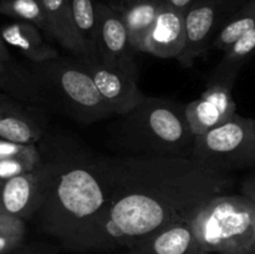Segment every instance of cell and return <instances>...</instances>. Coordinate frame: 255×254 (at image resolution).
Returning a JSON list of instances; mask_svg holds the SVG:
<instances>
[{"label":"cell","instance_id":"1","mask_svg":"<svg viewBox=\"0 0 255 254\" xmlns=\"http://www.w3.org/2000/svg\"><path fill=\"white\" fill-rule=\"evenodd\" d=\"M109 203L74 252L128 248L156 232L188 219L202 204L231 188V176L192 158L126 156L107 158Z\"/></svg>","mask_w":255,"mask_h":254},{"label":"cell","instance_id":"2","mask_svg":"<svg viewBox=\"0 0 255 254\" xmlns=\"http://www.w3.org/2000/svg\"><path fill=\"white\" fill-rule=\"evenodd\" d=\"M50 163L51 173L39 211L40 226L74 252L109 203V162L86 153H64Z\"/></svg>","mask_w":255,"mask_h":254},{"label":"cell","instance_id":"3","mask_svg":"<svg viewBox=\"0 0 255 254\" xmlns=\"http://www.w3.org/2000/svg\"><path fill=\"white\" fill-rule=\"evenodd\" d=\"M119 143L131 156L191 158L196 134L186 116V105L144 96L132 111L122 115Z\"/></svg>","mask_w":255,"mask_h":254},{"label":"cell","instance_id":"4","mask_svg":"<svg viewBox=\"0 0 255 254\" xmlns=\"http://www.w3.org/2000/svg\"><path fill=\"white\" fill-rule=\"evenodd\" d=\"M24 80L35 100L80 124H94L115 115L77 57L32 62Z\"/></svg>","mask_w":255,"mask_h":254},{"label":"cell","instance_id":"5","mask_svg":"<svg viewBox=\"0 0 255 254\" xmlns=\"http://www.w3.org/2000/svg\"><path fill=\"white\" fill-rule=\"evenodd\" d=\"M188 222L208 253L255 254V208L242 194L214 197Z\"/></svg>","mask_w":255,"mask_h":254},{"label":"cell","instance_id":"6","mask_svg":"<svg viewBox=\"0 0 255 254\" xmlns=\"http://www.w3.org/2000/svg\"><path fill=\"white\" fill-rule=\"evenodd\" d=\"M191 158L219 173L255 167V119L234 115L218 127L196 136Z\"/></svg>","mask_w":255,"mask_h":254},{"label":"cell","instance_id":"7","mask_svg":"<svg viewBox=\"0 0 255 254\" xmlns=\"http://www.w3.org/2000/svg\"><path fill=\"white\" fill-rule=\"evenodd\" d=\"M248 0H194L184 14L186 46L178 56L183 67H192L196 60L211 50L212 42L232 15Z\"/></svg>","mask_w":255,"mask_h":254},{"label":"cell","instance_id":"8","mask_svg":"<svg viewBox=\"0 0 255 254\" xmlns=\"http://www.w3.org/2000/svg\"><path fill=\"white\" fill-rule=\"evenodd\" d=\"M238 75L214 69L201 96L186 105L187 120L196 136L218 127L237 115L233 86Z\"/></svg>","mask_w":255,"mask_h":254},{"label":"cell","instance_id":"9","mask_svg":"<svg viewBox=\"0 0 255 254\" xmlns=\"http://www.w3.org/2000/svg\"><path fill=\"white\" fill-rule=\"evenodd\" d=\"M97 12L99 60L138 79V67L133 57L137 51L129 41L128 31L121 14L105 1H97Z\"/></svg>","mask_w":255,"mask_h":254},{"label":"cell","instance_id":"10","mask_svg":"<svg viewBox=\"0 0 255 254\" xmlns=\"http://www.w3.org/2000/svg\"><path fill=\"white\" fill-rule=\"evenodd\" d=\"M51 173V163L44 162L34 171L2 181L0 209L9 216L25 221L39 213Z\"/></svg>","mask_w":255,"mask_h":254},{"label":"cell","instance_id":"11","mask_svg":"<svg viewBox=\"0 0 255 254\" xmlns=\"http://www.w3.org/2000/svg\"><path fill=\"white\" fill-rule=\"evenodd\" d=\"M81 62L115 115L122 116L132 111L146 96L139 90L137 77L109 66L100 60H85Z\"/></svg>","mask_w":255,"mask_h":254},{"label":"cell","instance_id":"12","mask_svg":"<svg viewBox=\"0 0 255 254\" xmlns=\"http://www.w3.org/2000/svg\"><path fill=\"white\" fill-rule=\"evenodd\" d=\"M186 46L184 14L162 5L158 17L147 34L141 51L158 59H178Z\"/></svg>","mask_w":255,"mask_h":254},{"label":"cell","instance_id":"13","mask_svg":"<svg viewBox=\"0 0 255 254\" xmlns=\"http://www.w3.org/2000/svg\"><path fill=\"white\" fill-rule=\"evenodd\" d=\"M132 247L144 254H211L199 243L188 219L176 222Z\"/></svg>","mask_w":255,"mask_h":254},{"label":"cell","instance_id":"14","mask_svg":"<svg viewBox=\"0 0 255 254\" xmlns=\"http://www.w3.org/2000/svg\"><path fill=\"white\" fill-rule=\"evenodd\" d=\"M41 32L34 24L19 20L0 27V34L7 46L19 50L31 62H45L60 57L57 50L45 41Z\"/></svg>","mask_w":255,"mask_h":254},{"label":"cell","instance_id":"15","mask_svg":"<svg viewBox=\"0 0 255 254\" xmlns=\"http://www.w3.org/2000/svg\"><path fill=\"white\" fill-rule=\"evenodd\" d=\"M75 35L81 50L79 60H99V12L96 0H70Z\"/></svg>","mask_w":255,"mask_h":254},{"label":"cell","instance_id":"16","mask_svg":"<svg viewBox=\"0 0 255 254\" xmlns=\"http://www.w3.org/2000/svg\"><path fill=\"white\" fill-rule=\"evenodd\" d=\"M162 4L157 0H134L117 11L121 14L128 31L129 41L137 52L158 17Z\"/></svg>","mask_w":255,"mask_h":254},{"label":"cell","instance_id":"17","mask_svg":"<svg viewBox=\"0 0 255 254\" xmlns=\"http://www.w3.org/2000/svg\"><path fill=\"white\" fill-rule=\"evenodd\" d=\"M50 24L51 37L64 49L69 50L75 57H81L79 42L72 22L71 2L70 0H41Z\"/></svg>","mask_w":255,"mask_h":254},{"label":"cell","instance_id":"18","mask_svg":"<svg viewBox=\"0 0 255 254\" xmlns=\"http://www.w3.org/2000/svg\"><path fill=\"white\" fill-rule=\"evenodd\" d=\"M0 138L34 144L41 138V128L26 115L0 105Z\"/></svg>","mask_w":255,"mask_h":254},{"label":"cell","instance_id":"19","mask_svg":"<svg viewBox=\"0 0 255 254\" xmlns=\"http://www.w3.org/2000/svg\"><path fill=\"white\" fill-rule=\"evenodd\" d=\"M255 26V0H248L239 10H237L231 19L226 22L221 31L218 32L214 41L212 42L211 50L226 51L239 37L252 30Z\"/></svg>","mask_w":255,"mask_h":254},{"label":"cell","instance_id":"20","mask_svg":"<svg viewBox=\"0 0 255 254\" xmlns=\"http://www.w3.org/2000/svg\"><path fill=\"white\" fill-rule=\"evenodd\" d=\"M0 14L34 24L51 37L49 20L41 0H0Z\"/></svg>","mask_w":255,"mask_h":254},{"label":"cell","instance_id":"21","mask_svg":"<svg viewBox=\"0 0 255 254\" xmlns=\"http://www.w3.org/2000/svg\"><path fill=\"white\" fill-rule=\"evenodd\" d=\"M255 55V26L239 37L233 45L224 51L221 62L216 70L239 74L242 67Z\"/></svg>","mask_w":255,"mask_h":254},{"label":"cell","instance_id":"22","mask_svg":"<svg viewBox=\"0 0 255 254\" xmlns=\"http://www.w3.org/2000/svg\"><path fill=\"white\" fill-rule=\"evenodd\" d=\"M42 163V157H12L0 159V181L34 171Z\"/></svg>","mask_w":255,"mask_h":254},{"label":"cell","instance_id":"23","mask_svg":"<svg viewBox=\"0 0 255 254\" xmlns=\"http://www.w3.org/2000/svg\"><path fill=\"white\" fill-rule=\"evenodd\" d=\"M12 157H41V153L35 144L17 143L0 138V159Z\"/></svg>","mask_w":255,"mask_h":254},{"label":"cell","instance_id":"24","mask_svg":"<svg viewBox=\"0 0 255 254\" xmlns=\"http://www.w3.org/2000/svg\"><path fill=\"white\" fill-rule=\"evenodd\" d=\"M5 233H25V223L0 209V234Z\"/></svg>","mask_w":255,"mask_h":254},{"label":"cell","instance_id":"25","mask_svg":"<svg viewBox=\"0 0 255 254\" xmlns=\"http://www.w3.org/2000/svg\"><path fill=\"white\" fill-rule=\"evenodd\" d=\"M25 233L0 234V254H9L21 247Z\"/></svg>","mask_w":255,"mask_h":254},{"label":"cell","instance_id":"26","mask_svg":"<svg viewBox=\"0 0 255 254\" xmlns=\"http://www.w3.org/2000/svg\"><path fill=\"white\" fill-rule=\"evenodd\" d=\"M242 196L246 197L255 208V173L244 179L242 184Z\"/></svg>","mask_w":255,"mask_h":254},{"label":"cell","instance_id":"27","mask_svg":"<svg viewBox=\"0 0 255 254\" xmlns=\"http://www.w3.org/2000/svg\"><path fill=\"white\" fill-rule=\"evenodd\" d=\"M11 61V55L7 49L6 42L0 34V75H4L9 70V64Z\"/></svg>","mask_w":255,"mask_h":254},{"label":"cell","instance_id":"28","mask_svg":"<svg viewBox=\"0 0 255 254\" xmlns=\"http://www.w3.org/2000/svg\"><path fill=\"white\" fill-rule=\"evenodd\" d=\"M194 0H161L162 5H166V6L171 7V9L177 10L179 12H183L186 14L187 10L191 7V5L193 4Z\"/></svg>","mask_w":255,"mask_h":254},{"label":"cell","instance_id":"29","mask_svg":"<svg viewBox=\"0 0 255 254\" xmlns=\"http://www.w3.org/2000/svg\"><path fill=\"white\" fill-rule=\"evenodd\" d=\"M104 253H109V254H144L143 252L138 251V249H137V248H133V247H129V248H119V249H114V251L104 252Z\"/></svg>","mask_w":255,"mask_h":254},{"label":"cell","instance_id":"30","mask_svg":"<svg viewBox=\"0 0 255 254\" xmlns=\"http://www.w3.org/2000/svg\"><path fill=\"white\" fill-rule=\"evenodd\" d=\"M132 1H134V0H107V1H105V2H107L109 5H111L114 9L120 10L121 7H124L125 5L129 4V2H132Z\"/></svg>","mask_w":255,"mask_h":254},{"label":"cell","instance_id":"31","mask_svg":"<svg viewBox=\"0 0 255 254\" xmlns=\"http://www.w3.org/2000/svg\"><path fill=\"white\" fill-rule=\"evenodd\" d=\"M16 254H50L49 252H40L36 251V249H32V248H26L24 251H20L19 253Z\"/></svg>","mask_w":255,"mask_h":254},{"label":"cell","instance_id":"32","mask_svg":"<svg viewBox=\"0 0 255 254\" xmlns=\"http://www.w3.org/2000/svg\"><path fill=\"white\" fill-rule=\"evenodd\" d=\"M1 183H2V181H0V187H1Z\"/></svg>","mask_w":255,"mask_h":254},{"label":"cell","instance_id":"33","mask_svg":"<svg viewBox=\"0 0 255 254\" xmlns=\"http://www.w3.org/2000/svg\"><path fill=\"white\" fill-rule=\"evenodd\" d=\"M157 1H159V2H161V0H157Z\"/></svg>","mask_w":255,"mask_h":254}]
</instances>
